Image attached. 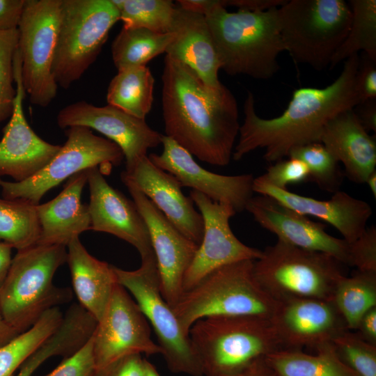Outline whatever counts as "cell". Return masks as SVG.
Masks as SVG:
<instances>
[{
	"label": "cell",
	"mask_w": 376,
	"mask_h": 376,
	"mask_svg": "<svg viewBox=\"0 0 376 376\" xmlns=\"http://www.w3.org/2000/svg\"><path fill=\"white\" fill-rule=\"evenodd\" d=\"M217 0H178V6L183 10L205 15Z\"/></svg>",
	"instance_id": "obj_49"
},
{
	"label": "cell",
	"mask_w": 376,
	"mask_h": 376,
	"mask_svg": "<svg viewBox=\"0 0 376 376\" xmlns=\"http://www.w3.org/2000/svg\"><path fill=\"white\" fill-rule=\"evenodd\" d=\"M350 266L362 272H376V228H367L354 242L350 243Z\"/></svg>",
	"instance_id": "obj_41"
},
{
	"label": "cell",
	"mask_w": 376,
	"mask_h": 376,
	"mask_svg": "<svg viewBox=\"0 0 376 376\" xmlns=\"http://www.w3.org/2000/svg\"><path fill=\"white\" fill-rule=\"evenodd\" d=\"M87 180L88 169L78 172L54 198L36 205L40 227L36 244L67 246L72 239L91 230L88 205L81 199Z\"/></svg>",
	"instance_id": "obj_25"
},
{
	"label": "cell",
	"mask_w": 376,
	"mask_h": 376,
	"mask_svg": "<svg viewBox=\"0 0 376 376\" xmlns=\"http://www.w3.org/2000/svg\"><path fill=\"white\" fill-rule=\"evenodd\" d=\"M175 38V33H160L143 28H124L111 44V56L118 71L146 66L165 52Z\"/></svg>",
	"instance_id": "obj_30"
},
{
	"label": "cell",
	"mask_w": 376,
	"mask_h": 376,
	"mask_svg": "<svg viewBox=\"0 0 376 376\" xmlns=\"http://www.w3.org/2000/svg\"><path fill=\"white\" fill-rule=\"evenodd\" d=\"M189 337L204 376H229L283 350L270 319L212 316L197 320Z\"/></svg>",
	"instance_id": "obj_5"
},
{
	"label": "cell",
	"mask_w": 376,
	"mask_h": 376,
	"mask_svg": "<svg viewBox=\"0 0 376 376\" xmlns=\"http://www.w3.org/2000/svg\"><path fill=\"white\" fill-rule=\"evenodd\" d=\"M229 376H276L265 362L260 359L242 371Z\"/></svg>",
	"instance_id": "obj_50"
},
{
	"label": "cell",
	"mask_w": 376,
	"mask_h": 376,
	"mask_svg": "<svg viewBox=\"0 0 376 376\" xmlns=\"http://www.w3.org/2000/svg\"><path fill=\"white\" fill-rule=\"evenodd\" d=\"M359 122L368 132H376V100L357 104L354 109Z\"/></svg>",
	"instance_id": "obj_48"
},
{
	"label": "cell",
	"mask_w": 376,
	"mask_h": 376,
	"mask_svg": "<svg viewBox=\"0 0 376 376\" xmlns=\"http://www.w3.org/2000/svg\"><path fill=\"white\" fill-rule=\"evenodd\" d=\"M315 354L283 349L265 357L276 376H357L339 358L332 343L318 347Z\"/></svg>",
	"instance_id": "obj_28"
},
{
	"label": "cell",
	"mask_w": 376,
	"mask_h": 376,
	"mask_svg": "<svg viewBox=\"0 0 376 376\" xmlns=\"http://www.w3.org/2000/svg\"><path fill=\"white\" fill-rule=\"evenodd\" d=\"M278 17L285 51L295 62L321 71L345 39L352 10L344 0H286Z\"/></svg>",
	"instance_id": "obj_7"
},
{
	"label": "cell",
	"mask_w": 376,
	"mask_h": 376,
	"mask_svg": "<svg viewBox=\"0 0 376 376\" xmlns=\"http://www.w3.org/2000/svg\"><path fill=\"white\" fill-rule=\"evenodd\" d=\"M356 331L361 339L376 345V307L371 308L363 315Z\"/></svg>",
	"instance_id": "obj_47"
},
{
	"label": "cell",
	"mask_w": 376,
	"mask_h": 376,
	"mask_svg": "<svg viewBox=\"0 0 376 376\" xmlns=\"http://www.w3.org/2000/svg\"><path fill=\"white\" fill-rule=\"evenodd\" d=\"M19 333L3 318L0 312V347L15 338Z\"/></svg>",
	"instance_id": "obj_52"
},
{
	"label": "cell",
	"mask_w": 376,
	"mask_h": 376,
	"mask_svg": "<svg viewBox=\"0 0 376 376\" xmlns=\"http://www.w3.org/2000/svg\"><path fill=\"white\" fill-rule=\"evenodd\" d=\"M270 321L283 349H316L348 330L333 301L320 299L278 301Z\"/></svg>",
	"instance_id": "obj_20"
},
{
	"label": "cell",
	"mask_w": 376,
	"mask_h": 376,
	"mask_svg": "<svg viewBox=\"0 0 376 376\" xmlns=\"http://www.w3.org/2000/svg\"><path fill=\"white\" fill-rule=\"evenodd\" d=\"M359 61V54L347 58L338 77L324 88L296 89L283 113L273 118L258 116L253 95L248 92L244 122L232 158L239 161L250 152L263 148L264 159L276 162L288 157L297 147L320 142L323 130L331 118L359 104L355 88Z\"/></svg>",
	"instance_id": "obj_2"
},
{
	"label": "cell",
	"mask_w": 376,
	"mask_h": 376,
	"mask_svg": "<svg viewBox=\"0 0 376 376\" xmlns=\"http://www.w3.org/2000/svg\"><path fill=\"white\" fill-rule=\"evenodd\" d=\"M341 361L357 376H376V345L347 330L333 341Z\"/></svg>",
	"instance_id": "obj_37"
},
{
	"label": "cell",
	"mask_w": 376,
	"mask_h": 376,
	"mask_svg": "<svg viewBox=\"0 0 376 376\" xmlns=\"http://www.w3.org/2000/svg\"><path fill=\"white\" fill-rule=\"evenodd\" d=\"M36 205L22 199L0 198V241L17 250L37 243L40 233Z\"/></svg>",
	"instance_id": "obj_34"
},
{
	"label": "cell",
	"mask_w": 376,
	"mask_h": 376,
	"mask_svg": "<svg viewBox=\"0 0 376 376\" xmlns=\"http://www.w3.org/2000/svg\"><path fill=\"white\" fill-rule=\"evenodd\" d=\"M63 315L58 307L47 311L29 329L0 347V376H14L26 360L59 327Z\"/></svg>",
	"instance_id": "obj_31"
},
{
	"label": "cell",
	"mask_w": 376,
	"mask_h": 376,
	"mask_svg": "<svg viewBox=\"0 0 376 376\" xmlns=\"http://www.w3.org/2000/svg\"><path fill=\"white\" fill-rule=\"evenodd\" d=\"M173 32L166 55L187 65L207 86L220 87L221 63L205 17L177 6Z\"/></svg>",
	"instance_id": "obj_26"
},
{
	"label": "cell",
	"mask_w": 376,
	"mask_h": 376,
	"mask_svg": "<svg viewBox=\"0 0 376 376\" xmlns=\"http://www.w3.org/2000/svg\"><path fill=\"white\" fill-rule=\"evenodd\" d=\"M16 95L8 123L3 128L0 141V176L8 175L15 182L32 178L57 154L61 146L52 144L37 135L29 126L24 113L26 97L18 49L13 60Z\"/></svg>",
	"instance_id": "obj_17"
},
{
	"label": "cell",
	"mask_w": 376,
	"mask_h": 376,
	"mask_svg": "<svg viewBox=\"0 0 376 376\" xmlns=\"http://www.w3.org/2000/svg\"><path fill=\"white\" fill-rule=\"evenodd\" d=\"M261 180L280 189H287L290 185L308 181L309 172L301 160L288 157L269 166L265 173L258 177Z\"/></svg>",
	"instance_id": "obj_39"
},
{
	"label": "cell",
	"mask_w": 376,
	"mask_h": 376,
	"mask_svg": "<svg viewBox=\"0 0 376 376\" xmlns=\"http://www.w3.org/2000/svg\"><path fill=\"white\" fill-rule=\"evenodd\" d=\"M65 130V143L37 174L19 182L0 178L3 198L38 205L48 191L77 173L97 166L103 174L108 173L123 162L124 155L119 146L95 135L90 128L74 126Z\"/></svg>",
	"instance_id": "obj_11"
},
{
	"label": "cell",
	"mask_w": 376,
	"mask_h": 376,
	"mask_svg": "<svg viewBox=\"0 0 376 376\" xmlns=\"http://www.w3.org/2000/svg\"><path fill=\"white\" fill-rule=\"evenodd\" d=\"M96 369L93 338L64 359L50 373L41 376H93Z\"/></svg>",
	"instance_id": "obj_40"
},
{
	"label": "cell",
	"mask_w": 376,
	"mask_h": 376,
	"mask_svg": "<svg viewBox=\"0 0 376 376\" xmlns=\"http://www.w3.org/2000/svg\"><path fill=\"white\" fill-rule=\"evenodd\" d=\"M91 230L111 234L132 245L141 258L153 254L147 225L133 201L112 187L97 166L88 169Z\"/></svg>",
	"instance_id": "obj_21"
},
{
	"label": "cell",
	"mask_w": 376,
	"mask_h": 376,
	"mask_svg": "<svg viewBox=\"0 0 376 376\" xmlns=\"http://www.w3.org/2000/svg\"><path fill=\"white\" fill-rule=\"evenodd\" d=\"M67 262V248L35 244L17 250L0 288V312L19 334L31 327L48 310L72 300L69 288L53 283Z\"/></svg>",
	"instance_id": "obj_4"
},
{
	"label": "cell",
	"mask_w": 376,
	"mask_h": 376,
	"mask_svg": "<svg viewBox=\"0 0 376 376\" xmlns=\"http://www.w3.org/2000/svg\"><path fill=\"white\" fill-rule=\"evenodd\" d=\"M163 151L148 155L157 167L173 175L182 187L191 188L214 202L226 203L235 211L245 210L253 196L252 174L224 175L201 166L193 156L169 137L162 135Z\"/></svg>",
	"instance_id": "obj_18"
},
{
	"label": "cell",
	"mask_w": 376,
	"mask_h": 376,
	"mask_svg": "<svg viewBox=\"0 0 376 376\" xmlns=\"http://www.w3.org/2000/svg\"><path fill=\"white\" fill-rule=\"evenodd\" d=\"M124 28L172 33L177 6L170 0H111Z\"/></svg>",
	"instance_id": "obj_35"
},
{
	"label": "cell",
	"mask_w": 376,
	"mask_h": 376,
	"mask_svg": "<svg viewBox=\"0 0 376 376\" xmlns=\"http://www.w3.org/2000/svg\"><path fill=\"white\" fill-rule=\"evenodd\" d=\"M56 122L61 129L83 126L107 136L121 149L127 172L147 156L148 149L162 143L163 135L152 130L145 119L109 104L97 107L86 101L73 102L63 107L57 114Z\"/></svg>",
	"instance_id": "obj_15"
},
{
	"label": "cell",
	"mask_w": 376,
	"mask_h": 376,
	"mask_svg": "<svg viewBox=\"0 0 376 376\" xmlns=\"http://www.w3.org/2000/svg\"><path fill=\"white\" fill-rule=\"evenodd\" d=\"M120 20L111 0H61L52 75L67 89L94 63Z\"/></svg>",
	"instance_id": "obj_9"
},
{
	"label": "cell",
	"mask_w": 376,
	"mask_h": 376,
	"mask_svg": "<svg viewBox=\"0 0 376 376\" xmlns=\"http://www.w3.org/2000/svg\"><path fill=\"white\" fill-rule=\"evenodd\" d=\"M343 265L332 256L282 241L262 251L253 262L255 277L277 301L297 298L332 300Z\"/></svg>",
	"instance_id": "obj_8"
},
{
	"label": "cell",
	"mask_w": 376,
	"mask_h": 376,
	"mask_svg": "<svg viewBox=\"0 0 376 376\" xmlns=\"http://www.w3.org/2000/svg\"><path fill=\"white\" fill-rule=\"evenodd\" d=\"M190 198L203 220V235L183 280V292L212 272L241 260H256L262 251L242 243L233 233L229 221L236 212L232 206L212 201L191 190Z\"/></svg>",
	"instance_id": "obj_14"
},
{
	"label": "cell",
	"mask_w": 376,
	"mask_h": 376,
	"mask_svg": "<svg viewBox=\"0 0 376 376\" xmlns=\"http://www.w3.org/2000/svg\"><path fill=\"white\" fill-rule=\"evenodd\" d=\"M112 267L118 283L132 295L153 329L168 368L174 373L203 376L189 335L162 295L155 253L142 258L136 270Z\"/></svg>",
	"instance_id": "obj_10"
},
{
	"label": "cell",
	"mask_w": 376,
	"mask_h": 376,
	"mask_svg": "<svg viewBox=\"0 0 376 376\" xmlns=\"http://www.w3.org/2000/svg\"><path fill=\"white\" fill-rule=\"evenodd\" d=\"M64 350L63 341L56 336H51L26 360L14 376H31L50 357L62 356Z\"/></svg>",
	"instance_id": "obj_44"
},
{
	"label": "cell",
	"mask_w": 376,
	"mask_h": 376,
	"mask_svg": "<svg viewBox=\"0 0 376 376\" xmlns=\"http://www.w3.org/2000/svg\"><path fill=\"white\" fill-rule=\"evenodd\" d=\"M288 157L302 161L308 167V180L331 193L339 191L343 173L339 162L320 142L305 144L292 149Z\"/></svg>",
	"instance_id": "obj_36"
},
{
	"label": "cell",
	"mask_w": 376,
	"mask_h": 376,
	"mask_svg": "<svg viewBox=\"0 0 376 376\" xmlns=\"http://www.w3.org/2000/svg\"><path fill=\"white\" fill-rule=\"evenodd\" d=\"M320 143L344 167L353 182L365 183L375 171L376 141L364 129L353 109L331 118L324 127Z\"/></svg>",
	"instance_id": "obj_24"
},
{
	"label": "cell",
	"mask_w": 376,
	"mask_h": 376,
	"mask_svg": "<svg viewBox=\"0 0 376 376\" xmlns=\"http://www.w3.org/2000/svg\"><path fill=\"white\" fill-rule=\"evenodd\" d=\"M61 0H25L17 26L24 88L32 104L46 107L58 90L52 68Z\"/></svg>",
	"instance_id": "obj_12"
},
{
	"label": "cell",
	"mask_w": 376,
	"mask_h": 376,
	"mask_svg": "<svg viewBox=\"0 0 376 376\" xmlns=\"http://www.w3.org/2000/svg\"><path fill=\"white\" fill-rule=\"evenodd\" d=\"M145 376H161L155 366L146 359Z\"/></svg>",
	"instance_id": "obj_54"
},
{
	"label": "cell",
	"mask_w": 376,
	"mask_h": 376,
	"mask_svg": "<svg viewBox=\"0 0 376 376\" xmlns=\"http://www.w3.org/2000/svg\"><path fill=\"white\" fill-rule=\"evenodd\" d=\"M253 192L270 196L305 216L319 218L334 227L349 243L354 242L367 228L373 210L366 201L338 191L329 200L320 201L280 189L254 178Z\"/></svg>",
	"instance_id": "obj_23"
},
{
	"label": "cell",
	"mask_w": 376,
	"mask_h": 376,
	"mask_svg": "<svg viewBox=\"0 0 376 376\" xmlns=\"http://www.w3.org/2000/svg\"><path fill=\"white\" fill-rule=\"evenodd\" d=\"M253 262L245 260L223 266L182 293L173 310L187 334L197 320L207 317H272L278 301L257 281Z\"/></svg>",
	"instance_id": "obj_6"
},
{
	"label": "cell",
	"mask_w": 376,
	"mask_h": 376,
	"mask_svg": "<svg viewBox=\"0 0 376 376\" xmlns=\"http://www.w3.org/2000/svg\"><path fill=\"white\" fill-rule=\"evenodd\" d=\"M18 45L17 29L0 31V123L10 118L16 95L13 60Z\"/></svg>",
	"instance_id": "obj_38"
},
{
	"label": "cell",
	"mask_w": 376,
	"mask_h": 376,
	"mask_svg": "<svg viewBox=\"0 0 376 376\" xmlns=\"http://www.w3.org/2000/svg\"><path fill=\"white\" fill-rule=\"evenodd\" d=\"M370 190L371 191L372 194L374 196V198H376V171L372 173L368 178H367L366 182Z\"/></svg>",
	"instance_id": "obj_53"
},
{
	"label": "cell",
	"mask_w": 376,
	"mask_h": 376,
	"mask_svg": "<svg viewBox=\"0 0 376 376\" xmlns=\"http://www.w3.org/2000/svg\"><path fill=\"white\" fill-rule=\"evenodd\" d=\"M278 8L229 12L222 1L217 0L205 17L221 69L229 75H244L258 79H269L279 71L277 58L285 47Z\"/></svg>",
	"instance_id": "obj_3"
},
{
	"label": "cell",
	"mask_w": 376,
	"mask_h": 376,
	"mask_svg": "<svg viewBox=\"0 0 376 376\" xmlns=\"http://www.w3.org/2000/svg\"><path fill=\"white\" fill-rule=\"evenodd\" d=\"M66 248V263L79 304L98 322L118 283L112 265L91 255L79 236L72 239Z\"/></svg>",
	"instance_id": "obj_27"
},
{
	"label": "cell",
	"mask_w": 376,
	"mask_h": 376,
	"mask_svg": "<svg viewBox=\"0 0 376 376\" xmlns=\"http://www.w3.org/2000/svg\"><path fill=\"white\" fill-rule=\"evenodd\" d=\"M245 210L263 228L276 235L278 240L308 251L332 256L350 265V243L335 237L325 230V226L264 195L252 196Z\"/></svg>",
	"instance_id": "obj_19"
},
{
	"label": "cell",
	"mask_w": 376,
	"mask_h": 376,
	"mask_svg": "<svg viewBox=\"0 0 376 376\" xmlns=\"http://www.w3.org/2000/svg\"><path fill=\"white\" fill-rule=\"evenodd\" d=\"M92 338L96 368L128 354H162L161 347L151 337L148 320L134 298L119 283Z\"/></svg>",
	"instance_id": "obj_13"
},
{
	"label": "cell",
	"mask_w": 376,
	"mask_h": 376,
	"mask_svg": "<svg viewBox=\"0 0 376 376\" xmlns=\"http://www.w3.org/2000/svg\"><path fill=\"white\" fill-rule=\"evenodd\" d=\"M347 35L332 57L330 69L359 52L376 61V0H350Z\"/></svg>",
	"instance_id": "obj_33"
},
{
	"label": "cell",
	"mask_w": 376,
	"mask_h": 376,
	"mask_svg": "<svg viewBox=\"0 0 376 376\" xmlns=\"http://www.w3.org/2000/svg\"><path fill=\"white\" fill-rule=\"evenodd\" d=\"M154 84V77L146 65L118 70L109 84L107 103L145 119L152 107Z\"/></svg>",
	"instance_id": "obj_29"
},
{
	"label": "cell",
	"mask_w": 376,
	"mask_h": 376,
	"mask_svg": "<svg viewBox=\"0 0 376 376\" xmlns=\"http://www.w3.org/2000/svg\"><path fill=\"white\" fill-rule=\"evenodd\" d=\"M348 330H356L363 315L376 307V272H357L337 283L332 300Z\"/></svg>",
	"instance_id": "obj_32"
},
{
	"label": "cell",
	"mask_w": 376,
	"mask_h": 376,
	"mask_svg": "<svg viewBox=\"0 0 376 376\" xmlns=\"http://www.w3.org/2000/svg\"><path fill=\"white\" fill-rule=\"evenodd\" d=\"M162 80L165 136L202 162L228 165L240 127L232 92L224 84L207 86L187 65L168 55Z\"/></svg>",
	"instance_id": "obj_1"
},
{
	"label": "cell",
	"mask_w": 376,
	"mask_h": 376,
	"mask_svg": "<svg viewBox=\"0 0 376 376\" xmlns=\"http://www.w3.org/2000/svg\"><path fill=\"white\" fill-rule=\"evenodd\" d=\"M146 359L132 354L95 369L93 376H145Z\"/></svg>",
	"instance_id": "obj_43"
},
{
	"label": "cell",
	"mask_w": 376,
	"mask_h": 376,
	"mask_svg": "<svg viewBox=\"0 0 376 376\" xmlns=\"http://www.w3.org/2000/svg\"><path fill=\"white\" fill-rule=\"evenodd\" d=\"M120 178L133 183L187 238L200 244L203 235V220L185 196L178 180L155 166L148 155L141 159L132 171H123Z\"/></svg>",
	"instance_id": "obj_22"
},
{
	"label": "cell",
	"mask_w": 376,
	"mask_h": 376,
	"mask_svg": "<svg viewBox=\"0 0 376 376\" xmlns=\"http://www.w3.org/2000/svg\"><path fill=\"white\" fill-rule=\"evenodd\" d=\"M224 7L234 6L238 10L265 11L281 6L286 0H221Z\"/></svg>",
	"instance_id": "obj_46"
},
{
	"label": "cell",
	"mask_w": 376,
	"mask_h": 376,
	"mask_svg": "<svg viewBox=\"0 0 376 376\" xmlns=\"http://www.w3.org/2000/svg\"><path fill=\"white\" fill-rule=\"evenodd\" d=\"M359 104L376 100V61L362 53L355 79Z\"/></svg>",
	"instance_id": "obj_42"
},
{
	"label": "cell",
	"mask_w": 376,
	"mask_h": 376,
	"mask_svg": "<svg viewBox=\"0 0 376 376\" xmlns=\"http://www.w3.org/2000/svg\"><path fill=\"white\" fill-rule=\"evenodd\" d=\"M149 230L160 291L173 308L183 293V280L198 245L182 235L133 183L121 178Z\"/></svg>",
	"instance_id": "obj_16"
},
{
	"label": "cell",
	"mask_w": 376,
	"mask_h": 376,
	"mask_svg": "<svg viewBox=\"0 0 376 376\" xmlns=\"http://www.w3.org/2000/svg\"><path fill=\"white\" fill-rule=\"evenodd\" d=\"M10 245L0 241V288L8 274L12 261Z\"/></svg>",
	"instance_id": "obj_51"
},
{
	"label": "cell",
	"mask_w": 376,
	"mask_h": 376,
	"mask_svg": "<svg viewBox=\"0 0 376 376\" xmlns=\"http://www.w3.org/2000/svg\"><path fill=\"white\" fill-rule=\"evenodd\" d=\"M25 0H0V31L17 29Z\"/></svg>",
	"instance_id": "obj_45"
}]
</instances>
